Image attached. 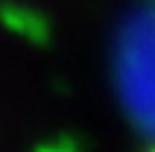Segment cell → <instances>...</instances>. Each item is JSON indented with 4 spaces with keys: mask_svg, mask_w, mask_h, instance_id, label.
Segmentation results:
<instances>
[{
    "mask_svg": "<svg viewBox=\"0 0 155 152\" xmlns=\"http://www.w3.org/2000/svg\"><path fill=\"white\" fill-rule=\"evenodd\" d=\"M149 152H155V149H149Z\"/></svg>",
    "mask_w": 155,
    "mask_h": 152,
    "instance_id": "cell-1",
    "label": "cell"
}]
</instances>
